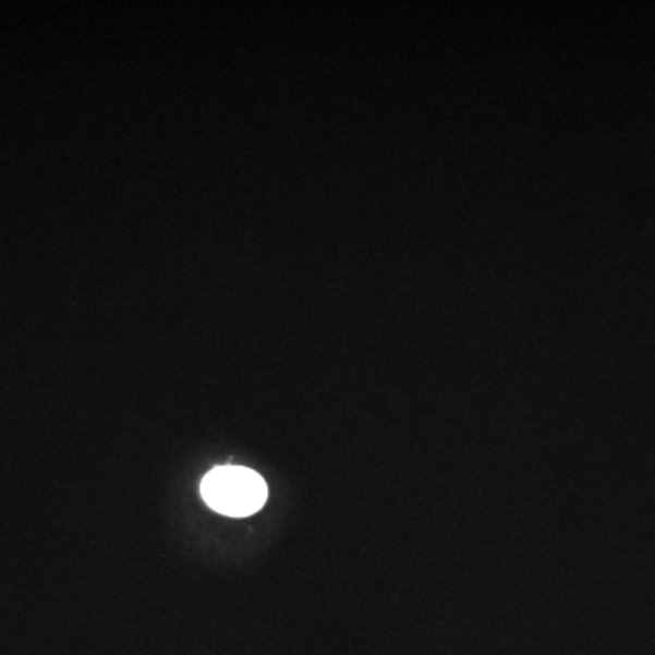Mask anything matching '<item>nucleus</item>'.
<instances>
[{
  "mask_svg": "<svg viewBox=\"0 0 655 655\" xmlns=\"http://www.w3.org/2000/svg\"><path fill=\"white\" fill-rule=\"evenodd\" d=\"M204 501L219 513L230 518H246L259 512L268 497V488L254 470L241 466L215 469L201 485Z\"/></svg>",
  "mask_w": 655,
  "mask_h": 655,
  "instance_id": "f257e3e1",
  "label": "nucleus"
}]
</instances>
